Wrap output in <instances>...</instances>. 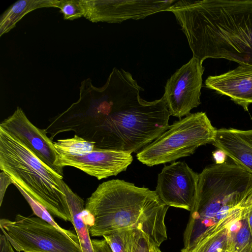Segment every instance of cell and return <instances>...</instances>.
<instances>
[{
	"instance_id": "1",
	"label": "cell",
	"mask_w": 252,
	"mask_h": 252,
	"mask_svg": "<svg viewBox=\"0 0 252 252\" xmlns=\"http://www.w3.org/2000/svg\"><path fill=\"white\" fill-rule=\"evenodd\" d=\"M78 100L71 107L79 122L93 123L90 141L95 149L139 152L165 131L170 116L165 100L147 101L132 75L113 68L106 83L81 82Z\"/></svg>"
},
{
	"instance_id": "2",
	"label": "cell",
	"mask_w": 252,
	"mask_h": 252,
	"mask_svg": "<svg viewBox=\"0 0 252 252\" xmlns=\"http://www.w3.org/2000/svg\"><path fill=\"white\" fill-rule=\"evenodd\" d=\"M193 57L252 65V0H180L169 8Z\"/></svg>"
},
{
	"instance_id": "3",
	"label": "cell",
	"mask_w": 252,
	"mask_h": 252,
	"mask_svg": "<svg viewBox=\"0 0 252 252\" xmlns=\"http://www.w3.org/2000/svg\"><path fill=\"white\" fill-rule=\"evenodd\" d=\"M168 208L156 191L113 179L100 184L87 198L84 217L92 236L132 229L159 247L167 238L164 220Z\"/></svg>"
},
{
	"instance_id": "4",
	"label": "cell",
	"mask_w": 252,
	"mask_h": 252,
	"mask_svg": "<svg viewBox=\"0 0 252 252\" xmlns=\"http://www.w3.org/2000/svg\"><path fill=\"white\" fill-rule=\"evenodd\" d=\"M0 169L53 215L71 221L60 175L25 144L0 126Z\"/></svg>"
},
{
	"instance_id": "5",
	"label": "cell",
	"mask_w": 252,
	"mask_h": 252,
	"mask_svg": "<svg viewBox=\"0 0 252 252\" xmlns=\"http://www.w3.org/2000/svg\"><path fill=\"white\" fill-rule=\"evenodd\" d=\"M205 112L189 114L169 125L154 141L136 154L144 164L153 166L193 154L200 146L212 143L217 131Z\"/></svg>"
},
{
	"instance_id": "6",
	"label": "cell",
	"mask_w": 252,
	"mask_h": 252,
	"mask_svg": "<svg viewBox=\"0 0 252 252\" xmlns=\"http://www.w3.org/2000/svg\"><path fill=\"white\" fill-rule=\"evenodd\" d=\"M0 228L18 252H83L79 244L37 217L1 219Z\"/></svg>"
},
{
	"instance_id": "7",
	"label": "cell",
	"mask_w": 252,
	"mask_h": 252,
	"mask_svg": "<svg viewBox=\"0 0 252 252\" xmlns=\"http://www.w3.org/2000/svg\"><path fill=\"white\" fill-rule=\"evenodd\" d=\"M204 67L192 58L167 80L163 97L170 116L181 118L200 104Z\"/></svg>"
},
{
	"instance_id": "8",
	"label": "cell",
	"mask_w": 252,
	"mask_h": 252,
	"mask_svg": "<svg viewBox=\"0 0 252 252\" xmlns=\"http://www.w3.org/2000/svg\"><path fill=\"white\" fill-rule=\"evenodd\" d=\"M84 16L89 21L120 23L139 20L167 11L176 0H81Z\"/></svg>"
},
{
	"instance_id": "9",
	"label": "cell",
	"mask_w": 252,
	"mask_h": 252,
	"mask_svg": "<svg viewBox=\"0 0 252 252\" xmlns=\"http://www.w3.org/2000/svg\"><path fill=\"white\" fill-rule=\"evenodd\" d=\"M198 175L185 161L165 165L158 175L155 191L168 206L190 212L197 198Z\"/></svg>"
},
{
	"instance_id": "10",
	"label": "cell",
	"mask_w": 252,
	"mask_h": 252,
	"mask_svg": "<svg viewBox=\"0 0 252 252\" xmlns=\"http://www.w3.org/2000/svg\"><path fill=\"white\" fill-rule=\"evenodd\" d=\"M133 161L131 153L109 149H94L82 156L57 155L55 164L63 169L72 166L98 180L116 176L126 170Z\"/></svg>"
},
{
	"instance_id": "11",
	"label": "cell",
	"mask_w": 252,
	"mask_h": 252,
	"mask_svg": "<svg viewBox=\"0 0 252 252\" xmlns=\"http://www.w3.org/2000/svg\"><path fill=\"white\" fill-rule=\"evenodd\" d=\"M0 126L13 135L29 148L42 161L63 176V169L55 162L57 152L47 130L34 126L23 110L18 106L12 115L2 121Z\"/></svg>"
},
{
	"instance_id": "12",
	"label": "cell",
	"mask_w": 252,
	"mask_h": 252,
	"mask_svg": "<svg viewBox=\"0 0 252 252\" xmlns=\"http://www.w3.org/2000/svg\"><path fill=\"white\" fill-rule=\"evenodd\" d=\"M205 84L207 88L229 96L246 111L252 104V65H240L223 74L209 76Z\"/></svg>"
},
{
	"instance_id": "13",
	"label": "cell",
	"mask_w": 252,
	"mask_h": 252,
	"mask_svg": "<svg viewBox=\"0 0 252 252\" xmlns=\"http://www.w3.org/2000/svg\"><path fill=\"white\" fill-rule=\"evenodd\" d=\"M212 143L223 151L234 163L252 174V129H217Z\"/></svg>"
},
{
	"instance_id": "14",
	"label": "cell",
	"mask_w": 252,
	"mask_h": 252,
	"mask_svg": "<svg viewBox=\"0 0 252 252\" xmlns=\"http://www.w3.org/2000/svg\"><path fill=\"white\" fill-rule=\"evenodd\" d=\"M252 200H248L231 210L224 218L207 228L189 252H223L229 251L230 229L232 224L244 215Z\"/></svg>"
},
{
	"instance_id": "15",
	"label": "cell",
	"mask_w": 252,
	"mask_h": 252,
	"mask_svg": "<svg viewBox=\"0 0 252 252\" xmlns=\"http://www.w3.org/2000/svg\"><path fill=\"white\" fill-rule=\"evenodd\" d=\"M64 190L69 206L71 222L78 237L80 245L83 252H94L90 232L84 220V201L65 183Z\"/></svg>"
},
{
	"instance_id": "16",
	"label": "cell",
	"mask_w": 252,
	"mask_h": 252,
	"mask_svg": "<svg viewBox=\"0 0 252 252\" xmlns=\"http://www.w3.org/2000/svg\"><path fill=\"white\" fill-rule=\"evenodd\" d=\"M58 0H19L9 6L0 17V36L13 29L27 14L38 8L58 7Z\"/></svg>"
},
{
	"instance_id": "17",
	"label": "cell",
	"mask_w": 252,
	"mask_h": 252,
	"mask_svg": "<svg viewBox=\"0 0 252 252\" xmlns=\"http://www.w3.org/2000/svg\"><path fill=\"white\" fill-rule=\"evenodd\" d=\"M247 207L244 216L231 225L229 246L230 252H252V235L246 217Z\"/></svg>"
},
{
	"instance_id": "18",
	"label": "cell",
	"mask_w": 252,
	"mask_h": 252,
	"mask_svg": "<svg viewBox=\"0 0 252 252\" xmlns=\"http://www.w3.org/2000/svg\"><path fill=\"white\" fill-rule=\"evenodd\" d=\"M58 155L79 157L85 155L95 149V143L74 135L71 138L58 140L54 142Z\"/></svg>"
},
{
	"instance_id": "19",
	"label": "cell",
	"mask_w": 252,
	"mask_h": 252,
	"mask_svg": "<svg viewBox=\"0 0 252 252\" xmlns=\"http://www.w3.org/2000/svg\"><path fill=\"white\" fill-rule=\"evenodd\" d=\"M137 230H118L103 237L114 252H133L134 239Z\"/></svg>"
},
{
	"instance_id": "20",
	"label": "cell",
	"mask_w": 252,
	"mask_h": 252,
	"mask_svg": "<svg viewBox=\"0 0 252 252\" xmlns=\"http://www.w3.org/2000/svg\"><path fill=\"white\" fill-rule=\"evenodd\" d=\"M16 187L21 193L22 195L25 197V199L30 205L34 215H35L37 217L42 219L43 220L54 226L56 228L63 233L72 241L80 244L79 239L76 234H75L72 231L61 227L54 220L51 216V214L44 207H43L41 204L33 199L25 190L18 186Z\"/></svg>"
},
{
	"instance_id": "21",
	"label": "cell",
	"mask_w": 252,
	"mask_h": 252,
	"mask_svg": "<svg viewBox=\"0 0 252 252\" xmlns=\"http://www.w3.org/2000/svg\"><path fill=\"white\" fill-rule=\"evenodd\" d=\"M64 20H73L84 16L81 0H60L58 7Z\"/></svg>"
},
{
	"instance_id": "22",
	"label": "cell",
	"mask_w": 252,
	"mask_h": 252,
	"mask_svg": "<svg viewBox=\"0 0 252 252\" xmlns=\"http://www.w3.org/2000/svg\"><path fill=\"white\" fill-rule=\"evenodd\" d=\"M133 252H150V243L147 236L141 231H136Z\"/></svg>"
},
{
	"instance_id": "23",
	"label": "cell",
	"mask_w": 252,
	"mask_h": 252,
	"mask_svg": "<svg viewBox=\"0 0 252 252\" xmlns=\"http://www.w3.org/2000/svg\"><path fill=\"white\" fill-rule=\"evenodd\" d=\"M92 244L94 252H114L105 239L92 240Z\"/></svg>"
},
{
	"instance_id": "24",
	"label": "cell",
	"mask_w": 252,
	"mask_h": 252,
	"mask_svg": "<svg viewBox=\"0 0 252 252\" xmlns=\"http://www.w3.org/2000/svg\"><path fill=\"white\" fill-rule=\"evenodd\" d=\"M0 206L1 205L3 198L8 186L13 184L10 177L4 172H0Z\"/></svg>"
},
{
	"instance_id": "25",
	"label": "cell",
	"mask_w": 252,
	"mask_h": 252,
	"mask_svg": "<svg viewBox=\"0 0 252 252\" xmlns=\"http://www.w3.org/2000/svg\"><path fill=\"white\" fill-rule=\"evenodd\" d=\"M13 249L5 236L1 232L0 236V252H15Z\"/></svg>"
},
{
	"instance_id": "26",
	"label": "cell",
	"mask_w": 252,
	"mask_h": 252,
	"mask_svg": "<svg viewBox=\"0 0 252 252\" xmlns=\"http://www.w3.org/2000/svg\"><path fill=\"white\" fill-rule=\"evenodd\" d=\"M226 157L225 153L219 149L213 153V157L216 164H222L226 162Z\"/></svg>"
},
{
	"instance_id": "27",
	"label": "cell",
	"mask_w": 252,
	"mask_h": 252,
	"mask_svg": "<svg viewBox=\"0 0 252 252\" xmlns=\"http://www.w3.org/2000/svg\"><path fill=\"white\" fill-rule=\"evenodd\" d=\"M246 217L249 228L252 235V200L247 207Z\"/></svg>"
},
{
	"instance_id": "28",
	"label": "cell",
	"mask_w": 252,
	"mask_h": 252,
	"mask_svg": "<svg viewBox=\"0 0 252 252\" xmlns=\"http://www.w3.org/2000/svg\"><path fill=\"white\" fill-rule=\"evenodd\" d=\"M150 252H162L159 247L150 244Z\"/></svg>"
},
{
	"instance_id": "29",
	"label": "cell",
	"mask_w": 252,
	"mask_h": 252,
	"mask_svg": "<svg viewBox=\"0 0 252 252\" xmlns=\"http://www.w3.org/2000/svg\"><path fill=\"white\" fill-rule=\"evenodd\" d=\"M230 252L229 251H225V252Z\"/></svg>"
}]
</instances>
